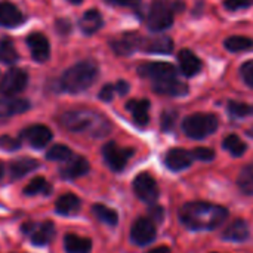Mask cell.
Segmentation results:
<instances>
[{"label":"cell","instance_id":"cell-1","mask_svg":"<svg viewBox=\"0 0 253 253\" xmlns=\"http://www.w3.org/2000/svg\"><path fill=\"white\" fill-rule=\"evenodd\" d=\"M179 221L190 230L209 231L218 228L227 218L228 211L224 206L209 202H188L181 206Z\"/></svg>","mask_w":253,"mask_h":253},{"label":"cell","instance_id":"cell-2","mask_svg":"<svg viewBox=\"0 0 253 253\" xmlns=\"http://www.w3.org/2000/svg\"><path fill=\"white\" fill-rule=\"evenodd\" d=\"M59 123L70 132H90L93 136H104L110 132V123L89 110L65 111L61 114Z\"/></svg>","mask_w":253,"mask_h":253},{"label":"cell","instance_id":"cell-3","mask_svg":"<svg viewBox=\"0 0 253 253\" xmlns=\"http://www.w3.org/2000/svg\"><path fill=\"white\" fill-rule=\"evenodd\" d=\"M98 65L93 61H82L70 67L61 77V86L65 92L79 93L89 89L98 77Z\"/></svg>","mask_w":253,"mask_h":253},{"label":"cell","instance_id":"cell-4","mask_svg":"<svg viewBox=\"0 0 253 253\" xmlns=\"http://www.w3.org/2000/svg\"><path fill=\"white\" fill-rule=\"evenodd\" d=\"M219 126V119L211 113H196L184 119L182 130L191 139H205Z\"/></svg>","mask_w":253,"mask_h":253},{"label":"cell","instance_id":"cell-5","mask_svg":"<svg viewBox=\"0 0 253 253\" xmlns=\"http://www.w3.org/2000/svg\"><path fill=\"white\" fill-rule=\"evenodd\" d=\"M173 3H169L168 0H153L148 16H147V25L151 31H163L173 24Z\"/></svg>","mask_w":253,"mask_h":253},{"label":"cell","instance_id":"cell-6","mask_svg":"<svg viewBox=\"0 0 253 253\" xmlns=\"http://www.w3.org/2000/svg\"><path fill=\"white\" fill-rule=\"evenodd\" d=\"M133 153L135 151L132 148H122L116 142H108L102 148L104 160L108 165V168L114 172H122L126 168L130 157L133 156Z\"/></svg>","mask_w":253,"mask_h":253},{"label":"cell","instance_id":"cell-7","mask_svg":"<svg viewBox=\"0 0 253 253\" xmlns=\"http://www.w3.org/2000/svg\"><path fill=\"white\" fill-rule=\"evenodd\" d=\"M133 191H135V194L138 196L139 200H142V202H145L148 205H154L157 202L159 193H160L156 179L147 172L139 173L133 179Z\"/></svg>","mask_w":253,"mask_h":253},{"label":"cell","instance_id":"cell-8","mask_svg":"<svg viewBox=\"0 0 253 253\" xmlns=\"http://www.w3.org/2000/svg\"><path fill=\"white\" fill-rule=\"evenodd\" d=\"M28 83V76L21 68H10L0 82V92L6 96H15L21 93Z\"/></svg>","mask_w":253,"mask_h":253},{"label":"cell","instance_id":"cell-9","mask_svg":"<svg viewBox=\"0 0 253 253\" xmlns=\"http://www.w3.org/2000/svg\"><path fill=\"white\" fill-rule=\"evenodd\" d=\"M157 236L156 224L151 218H138L130 228V240L138 246H147Z\"/></svg>","mask_w":253,"mask_h":253},{"label":"cell","instance_id":"cell-10","mask_svg":"<svg viewBox=\"0 0 253 253\" xmlns=\"http://www.w3.org/2000/svg\"><path fill=\"white\" fill-rule=\"evenodd\" d=\"M138 74L145 79H151L153 82L175 79L176 68L169 62H145L138 67Z\"/></svg>","mask_w":253,"mask_h":253},{"label":"cell","instance_id":"cell-11","mask_svg":"<svg viewBox=\"0 0 253 253\" xmlns=\"http://www.w3.org/2000/svg\"><path fill=\"white\" fill-rule=\"evenodd\" d=\"M21 138L27 141L33 148H43L46 147L52 139V132L49 127L43 125H34L30 127H25L21 132Z\"/></svg>","mask_w":253,"mask_h":253},{"label":"cell","instance_id":"cell-12","mask_svg":"<svg viewBox=\"0 0 253 253\" xmlns=\"http://www.w3.org/2000/svg\"><path fill=\"white\" fill-rule=\"evenodd\" d=\"M27 44H28V49L31 52V56L36 61L44 62L49 59L50 44H49V40L46 39V36H43L42 33H31L27 37Z\"/></svg>","mask_w":253,"mask_h":253},{"label":"cell","instance_id":"cell-13","mask_svg":"<svg viewBox=\"0 0 253 253\" xmlns=\"http://www.w3.org/2000/svg\"><path fill=\"white\" fill-rule=\"evenodd\" d=\"M193 160H194V157H193L191 151H187L182 148H172L165 156V165L172 172H179V170L190 168Z\"/></svg>","mask_w":253,"mask_h":253},{"label":"cell","instance_id":"cell-14","mask_svg":"<svg viewBox=\"0 0 253 253\" xmlns=\"http://www.w3.org/2000/svg\"><path fill=\"white\" fill-rule=\"evenodd\" d=\"M141 36L136 33H125L120 37L111 40L110 46L117 55H130L141 47Z\"/></svg>","mask_w":253,"mask_h":253},{"label":"cell","instance_id":"cell-15","mask_svg":"<svg viewBox=\"0 0 253 253\" xmlns=\"http://www.w3.org/2000/svg\"><path fill=\"white\" fill-rule=\"evenodd\" d=\"M141 50L148 53H170L173 50V40L168 36H153L141 39Z\"/></svg>","mask_w":253,"mask_h":253},{"label":"cell","instance_id":"cell-16","mask_svg":"<svg viewBox=\"0 0 253 253\" xmlns=\"http://www.w3.org/2000/svg\"><path fill=\"white\" fill-rule=\"evenodd\" d=\"M153 90L166 96H184L188 93V86L176 79H168L153 83Z\"/></svg>","mask_w":253,"mask_h":253},{"label":"cell","instance_id":"cell-17","mask_svg":"<svg viewBox=\"0 0 253 253\" xmlns=\"http://www.w3.org/2000/svg\"><path fill=\"white\" fill-rule=\"evenodd\" d=\"M27 110H30V102L24 98L6 96L4 99H0V119L21 114Z\"/></svg>","mask_w":253,"mask_h":253},{"label":"cell","instance_id":"cell-18","mask_svg":"<svg viewBox=\"0 0 253 253\" xmlns=\"http://www.w3.org/2000/svg\"><path fill=\"white\" fill-rule=\"evenodd\" d=\"M126 108L132 113L133 122L138 126H147L150 122V101L148 99H132L126 104Z\"/></svg>","mask_w":253,"mask_h":253},{"label":"cell","instance_id":"cell-19","mask_svg":"<svg viewBox=\"0 0 253 253\" xmlns=\"http://www.w3.org/2000/svg\"><path fill=\"white\" fill-rule=\"evenodd\" d=\"M249 234H251V230H249V225L245 219H234L227 228L225 231L222 233V239L225 240H230V242H237V243H242L245 240L249 239Z\"/></svg>","mask_w":253,"mask_h":253},{"label":"cell","instance_id":"cell-20","mask_svg":"<svg viewBox=\"0 0 253 253\" xmlns=\"http://www.w3.org/2000/svg\"><path fill=\"white\" fill-rule=\"evenodd\" d=\"M22 21H24V16L15 4L9 1L0 3V25L1 27L13 28V27H18Z\"/></svg>","mask_w":253,"mask_h":253},{"label":"cell","instance_id":"cell-21","mask_svg":"<svg viewBox=\"0 0 253 253\" xmlns=\"http://www.w3.org/2000/svg\"><path fill=\"white\" fill-rule=\"evenodd\" d=\"M89 172V162L84 157L70 159L68 163L61 169V176L64 179H76Z\"/></svg>","mask_w":253,"mask_h":253},{"label":"cell","instance_id":"cell-22","mask_svg":"<svg viewBox=\"0 0 253 253\" xmlns=\"http://www.w3.org/2000/svg\"><path fill=\"white\" fill-rule=\"evenodd\" d=\"M178 59H179V65H181V70H182V74L187 76V77H193L196 74L200 73L202 70V61L188 49H182L178 55Z\"/></svg>","mask_w":253,"mask_h":253},{"label":"cell","instance_id":"cell-23","mask_svg":"<svg viewBox=\"0 0 253 253\" xmlns=\"http://www.w3.org/2000/svg\"><path fill=\"white\" fill-rule=\"evenodd\" d=\"M55 237V225L52 221H44L40 225H36L31 233V242L34 246H46Z\"/></svg>","mask_w":253,"mask_h":253},{"label":"cell","instance_id":"cell-24","mask_svg":"<svg viewBox=\"0 0 253 253\" xmlns=\"http://www.w3.org/2000/svg\"><path fill=\"white\" fill-rule=\"evenodd\" d=\"M80 205H82L80 199H79L77 196L68 193V194L61 196V197L56 200V203H55V211H56V213H59V215L68 216V215L77 213V212L80 211Z\"/></svg>","mask_w":253,"mask_h":253},{"label":"cell","instance_id":"cell-25","mask_svg":"<svg viewBox=\"0 0 253 253\" xmlns=\"http://www.w3.org/2000/svg\"><path fill=\"white\" fill-rule=\"evenodd\" d=\"M64 248L67 253H90L92 240L76 234H67L64 237Z\"/></svg>","mask_w":253,"mask_h":253},{"label":"cell","instance_id":"cell-26","mask_svg":"<svg viewBox=\"0 0 253 253\" xmlns=\"http://www.w3.org/2000/svg\"><path fill=\"white\" fill-rule=\"evenodd\" d=\"M102 24H104L102 15L96 9H89L87 12H84V15L80 19V28L87 36L96 33L102 27Z\"/></svg>","mask_w":253,"mask_h":253},{"label":"cell","instance_id":"cell-27","mask_svg":"<svg viewBox=\"0 0 253 253\" xmlns=\"http://www.w3.org/2000/svg\"><path fill=\"white\" fill-rule=\"evenodd\" d=\"M37 168H39V162L36 159L24 157V159L13 160L10 163V166H9V170H10V176L13 179H19V178L28 175L30 172H33Z\"/></svg>","mask_w":253,"mask_h":253},{"label":"cell","instance_id":"cell-28","mask_svg":"<svg viewBox=\"0 0 253 253\" xmlns=\"http://www.w3.org/2000/svg\"><path fill=\"white\" fill-rule=\"evenodd\" d=\"M92 213H93L101 222H104V224H107V225H110V227H114V225H117V222H119V215H117V212H116L114 209L105 206V205H99V203L93 205V206H92Z\"/></svg>","mask_w":253,"mask_h":253},{"label":"cell","instance_id":"cell-29","mask_svg":"<svg viewBox=\"0 0 253 253\" xmlns=\"http://www.w3.org/2000/svg\"><path fill=\"white\" fill-rule=\"evenodd\" d=\"M237 187L243 194L253 196V163L242 169L237 178Z\"/></svg>","mask_w":253,"mask_h":253},{"label":"cell","instance_id":"cell-30","mask_svg":"<svg viewBox=\"0 0 253 253\" xmlns=\"http://www.w3.org/2000/svg\"><path fill=\"white\" fill-rule=\"evenodd\" d=\"M225 49L230 52H243L253 47V39L245 36H231L225 40Z\"/></svg>","mask_w":253,"mask_h":253},{"label":"cell","instance_id":"cell-31","mask_svg":"<svg viewBox=\"0 0 253 253\" xmlns=\"http://www.w3.org/2000/svg\"><path fill=\"white\" fill-rule=\"evenodd\" d=\"M50 191H52L50 184L44 178H42V176H37V178L31 179L30 184L24 188V194L25 196H36V194H40V193L47 196Z\"/></svg>","mask_w":253,"mask_h":253},{"label":"cell","instance_id":"cell-32","mask_svg":"<svg viewBox=\"0 0 253 253\" xmlns=\"http://www.w3.org/2000/svg\"><path fill=\"white\" fill-rule=\"evenodd\" d=\"M224 148L234 157H242L246 151V144L237 136V135H228L225 136L224 142H222Z\"/></svg>","mask_w":253,"mask_h":253},{"label":"cell","instance_id":"cell-33","mask_svg":"<svg viewBox=\"0 0 253 253\" xmlns=\"http://www.w3.org/2000/svg\"><path fill=\"white\" fill-rule=\"evenodd\" d=\"M73 157V151L62 144L53 145L47 153H46V159L50 162H68Z\"/></svg>","mask_w":253,"mask_h":253},{"label":"cell","instance_id":"cell-34","mask_svg":"<svg viewBox=\"0 0 253 253\" xmlns=\"http://www.w3.org/2000/svg\"><path fill=\"white\" fill-rule=\"evenodd\" d=\"M0 61L4 64H13L18 61V52L10 40L0 42Z\"/></svg>","mask_w":253,"mask_h":253},{"label":"cell","instance_id":"cell-35","mask_svg":"<svg viewBox=\"0 0 253 253\" xmlns=\"http://www.w3.org/2000/svg\"><path fill=\"white\" fill-rule=\"evenodd\" d=\"M227 110H228V114L234 119H242V117L252 114V105H248L239 101H230L227 105Z\"/></svg>","mask_w":253,"mask_h":253},{"label":"cell","instance_id":"cell-36","mask_svg":"<svg viewBox=\"0 0 253 253\" xmlns=\"http://www.w3.org/2000/svg\"><path fill=\"white\" fill-rule=\"evenodd\" d=\"M176 119H178V113L175 110H166L163 114H162V120H160V126H162V130L163 132H170L176 123Z\"/></svg>","mask_w":253,"mask_h":253},{"label":"cell","instance_id":"cell-37","mask_svg":"<svg viewBox=\"0 0 253 253\" xmlns=\"http://www.w3.org/2000/svg\"><path fill=\"white\" fill-rule=\"evenodd\" d=\"M191 154L196 160H200V162H212L215 159V151L206 147H197L191 151Z\"/></svg>","mask_w":253,"mask_h":253},{"label":"cell","instance_id":"cell-38","mask_svg":"<svg viewBox=\"0 0 253 253\" xmlns=\"http://www.w3.org/2000/svg\"><path fill=\"white\" fill-rule=\"evenodd\" d=\"M21 147V141L15 139L9 135H3L0 136V148H3L4 151H16Z\"/></svg>","mask_w":253,"mask_h":253},{"label":"cell","instance_id":"cell-39","mask_svg":"<svg viewBox=\"0 0 253 253\" xmlns=\"http://www.w3.org/2000/svg\"><path fill=\"white\" fill-rule=\"evenodd\" d=\"M240 76H242V79L245 80V83H246L248 86L253 87V59L252 61L245 62V64L240 67Z\"/></svg>","mask_w":253,"mask_h":253},{"label":"cell","instance_id":"cell-40","mask_svg":"<svg viewBox=\"0 0 253 253\" xmlns=\"http://www.w3.org/2000/svg\"><path fill=\"white\" fill-rule=\"evenodd\" d=\"M253 6V0H225V7L230 10H239Z\"/></svg>","mask_w":253,"mask_h":253},{"label":"cell","instance_id":"cell-41","mask_svg":"<svg viewBox=\"0 0 253 253\" xmlns=\"http://www.w3.org/2000/svg\"><path fill=\"white\" fill-rule=\"evenodd\" d=\"M114 92H116V87L113 84H105L99 92V98L105 102H110L114 98Z\"/></svg>","mask_w":253,"mask_h":253},{"label":"cell","instance_id":"cell-42","mask_svg":"<svg viewBox=\"0 0 253 253\" xmlns=\"http://www.w3.org/2000/svg\"><path fill=\"white\" fill-rule=\"evenodd\" d=\"M163 216H165V212H163V208L162 206H157V205H151L150 208V218L156 222H162L163 221Z\"/></svg>","mask_w":253,"mask_h":253},{"label":"cell","instance_id":"cell-43","mask_svg":"<svg viewBox=\"0 0 253 253\" xmlns=\"http://www.w3.org/2000/svg\"><path fill=\"white\" fill-rule=\"evenodd\" d=\"M105 1L117 6H130V7H135L141 3V0H105Z\"/></svg>","mask_w":253,"mask_h":253},{"label":"cell","instance_id":"cell-44","mask_svg":"<svg viewBox=\"0 0 253 253\" xmlns=\"http://www.w3.org/2000/svg\"><path fill=\"white\" fill-rule=\"evenodd\" d=\"M114 87H116V92H117L119 95H126V93L129 92V83L125 82V80H119V82L114 84Z\"/></svg>","mask_w":253,"mask_h":253},{"label":"cell","instance_id":"cell-45","mask_svg":"<svg viewBox=\"0 0 253 253\" xmlns=\"http://www.w3.org/2000/svg\"><path fill=\"white\" fill-rule=\"evenodd\" d=\"M56 28H58L62 34H67V33L71 30V24H70L67 19H59V21L56 22Z\"/></svg>","mask_w":253,"mask_h":253},{"label":"cell","instance_id":"cell-46","mask_svg":"<svg viewBox=\"0 0 253 253\" xmlns=\"http://www.w3.org/2000/svg\"><path fill=\"white\" fill-rule=\"evenodd\" d=\"M34 228H36V224H34V222H25V224L21 227L22 233H25V234H31V233L34 231Z\"/></svg>","mask_w":253,"mask_h":253},{"label":"cell","instance_id":"cell-47","mask_svg":"<svg viewBox=\"0 0 253 253\" xmlns=\"http://www.w3.org/2000/svg\"><path fill=\"white\" fill-rule=\"evenodd\" d=\"M148 253H170V251H169V248H166V246H159V248L151 249Z\"/></svg>","mask_w":253,"mask_h":253},{"label":"cell","instance_id":"cell-48","mask_svg":"<svg viewBox=\"0 0 253 253\" xmlns=\"http://www.w3.org/2000/svg\"><path fill=\"white\" fill-rule=\"evenodd\" d=\"M3 173H4V168H3V165L0 163V179L3 178Z\"/></svg>","mask_w":253,"mask_h":253},{"label":"cell","instance_id":"cell-49","mask_svg":"<svg viewBox=\"0 0 253 253\" xmlns=\"http://www.w3.org/2000/svg\"><path fill=\"white\" fill-rule=\"evenodd\" d=\"M68 1H70V3H73V4H80L83 0H68Z\"/></svg>","mask_w":253,"mask_h":253},{"label":"cell","instance_id":"cell-50","mask_svg":"<svg viewBox=\"0 0 253 253\" xmlns=\"http://www.w3.org/2000/svg\"><path fill=\"white\" fill-rule=\"evenodd\" d=\"M246 133H248V135H249L251 138H253V127H251V129H248V130H246Z\"/></svg>","mask_w":253,"mask_h":253},{"label":"cell","instance_id":"cell-51","mask_svg":"<svg viewBox=\"0 0 253 253\" xmlns=\"http://www.w3.org/2000/svg\"><path fill=\"white\" fill-rule=\"evenodd\" d=\"M252 114H253V105H252Z\"/></svg>","mask_w":253,"mask_h":253}]
</instances>
